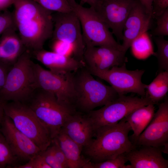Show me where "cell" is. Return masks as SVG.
<instances>
[{"instance_id": "cell-3", "label": "cell", "mask_w": 168, "mask_h": 168, "mask_svg": "<svg viewBox=\"0 0 168 168\" xmlns=\"http://www.w3.org/2000/svg\"><path fill=\"white\" fill-rule=\"evenodd\" d=\"M76 110L87 113L120 96L111 86L95 79L86 66L72 73Z\"/></svg>"}, {"instance_id": "cell-21", "label": "cell", "mask_w": 168, "mask_h": 168, "mask_svg": "<svg viewBox=\"0 0 168 168\" xmlns=\"http://www.w3.org/2000/svg\"><path fill=\"white\" fill-rule=\"evenodd\" d=\"M154 105L149 104L138 108L124 118L133 132L129 137L131 140L137 138L152 119L155 113Z\"/></svg>"}, {"instance_id": "cell-28", "label": "cell", "mask_w": 168, "mask_h": 168, "mask_svg": "<svg viewBox=\"0 0 168 168\" xmlns=\"http://www.w3.org/2000/svg\"><path fill=\"white\" fill-rule=\"evenodd\" d=\"M128 161L124 154L100 162L94 163L89 161L83 168H124L125 164Z\"/></svg>"}, {"instance_id": "cell-39", "label": "cell", "mask_w": 168, "mask_h": 168, "mask_svg": "<svg viewBox=\"0 0 168 168\" xmlns=\"http://www.w3.org/2000/svg\"><path fill=\"white\" fill-rule=\"evenodd\" d=\"M81 3L84 4L86 3L89 4L90 7H93L95 8L97 5L100 0H80Z\"/></svg>"}, {"instance_id": "cell-35", "label": "cell", "mask_w": 168, "mask_h": 168, "mask_svg": "<svg viewBox=\"0 0 168 168\" xmlns=\"http://www.w3.org/2000/svg\"><path fill=\"white\" fill-rule=\"evenodd\" d=\"M168 8V0H154L152 4V17L156 18Z\"/></svg>"}, {"instance_id": "cell-8", "label": "cell", "mask_w": 168, "mask_h": 168, "mask_svg": "<svg viewBox=\"0 0 168 168\" xmlns=\"http://www.w3.org/2000/svg\"><path fill=\"white\" fill-rule=\"evenodd\" d=\"M149 104L154 105L147 97L123 95L86 115L91 120L95 132L100 127L118 123L135 110Z\"/></svg>"}, {"instance_id": "cell-30", "label": "cell", "mask_w": 168, "mask_h": 168, "mask_svg": "<svg viewBox=\"0 0 168 168\" xmlns=\"http://www.w3.org/2000/svg\"><path fill=\"white\" fill-rule=\"evenodd\" d=\"M50 48L52 51L60 54L72 57L73 48L72 45L66 42L58 40H52Z\"/></svg>"}, {"instance_id": "cell-33", "label": "cell", "mask_w": 168, "mask_h": 168, "mask_svg": "<svg viewBox=\"0 0 168 168\" xmlns=\"http://www.w3.org/2000/svg\"><path fill=\"white\" fill-rule=\"evenodd\" d=\"M50 146L58 162L63 168H68V162L65 156L55 139H52Z\"/></svg>"}, {"instance_id": "cell-11", "label": "cell", "mask_w": 168, "mask_h": 168, "mask_svg": "<svg viewBox=\"0 0 168 168\" xmlns=\"http://www.w3.org/2000/svg\"><path fill=\"white\" fill-rule=\"evenodd\" d=\"M34 67L37 88L51 92L59 101L74 107L75 93L72 72L64 75L56 74L35 63Z\"/></svg>"}, {"instance_id": "cell-24", "label": "cell", "mask_w": 168, "mask_h": 168, "mask_svg": "<svg viewBox=\"0 0 168 168\" xmlns=\"http://www.w3.org/2000/svg\"><path fill=\"white\" fill-rule=\"evenodd\" d=\"M130 47L133 55L139 59H144L154 55L152 42L147 31L133 40Z\"/></svg>"}, {"instance_id": "cell-23", "label": "cell", "mask_w": 168, "mask_h": 168, "mask_svg": "<svg viewBox=\"0 0 168 168\" xmlns=\"http://www.w3.org/2000/svg\"><path fill=\"white\" fill-rule=\"evenodd\" d=\"M168 91V71L159 72L152 82L147 85L145 97L157 104L166 97Z\"/></svg>"}, {"instance_id": "cell-1", "label": "cell", "mask_w": 168, "mask_h": 168, "mask_svg": "<svg viewBox=\"0 0 168 168\" xmlns=\"http://www.w3.org/2000/svg\"><path fill=\"white\" fill-rule=\"evenodd\" d=\"M13 5L15 24L26 49L31 52L43 49L52 37L53 12L33 0H15Z\"/></svg>"}, {"instance_id": "cell-25", "label": "cell", "mask_w": 168, "mask_h": 168, "mask_svg": "<svg viewBox=\"0 0 168 168\" xmlns=\"http://www.w3.org/2000/svg\"><path fill=\"white\" fill-rule=\"evenodd\" d=\"M154 38L157 47L154 56L157 60L159 72L168 71V41L163 36H154Z\"/></svg>"}, {"instance_id": "cell-40", "label": "cell", "mask_w": 168, "mask_h": 168, "mask_svg": "<svg viewBox=\"0 0 168 168\" xmlns=\"http://www.w3.org/2000/svg\"><path fill=\"white\" fill-rule=\"evenodd\" d=\"M5 102L6 101L0 99V125L5 115L4 109V105Z\"/></svg>"}, {"instance_id": "cell-9", "label": "cell", "mask_w": 168, "mask_h": 168, "mask_svg": "<svg viewBox=\"0 0 168 168\" xmlns=\"http://www.w3.org/2000/svg\"><path fill=\"white\" fill-rule=\"evenodd\" d=\"M86 68L93 75L109 83L119 96L133 93L145 97L147 85L142 81L144 70H128L126 63L106 70Z\"/></svg>"}, {"instance_id": "cell-31", "label": "cell", "mask_w": 168, "mask_h": 168, "mask_svg": "<svg viewBox=\"0 0 168 168\" xmlns=\"http://www.w3.org/2000/svg\"><path fill=\"white\" fill-rule=\"evenodd\" d=\"M10 28L16 29L12 12L7 10L0 12V35Z\"/></svg>"}, {"instance_id": "cell-37", "label": "cell", "mask_w": 168, "mask_h": 168, "mask_svg": "<svg viewBox=\"0 0 168 168\" xmlns=\"http://www.w3.org/2000/svg\"><path fill=\"white\" fill-rule=\"evenodd\" d=\"M139 0L145 8L147 12L152 17V4L154 0Z\"/></svg>"}, {"instance_id": "cell-10", "label": "cell", "mask_w": 168, "mask_h": 168, "mask_svg": "<svg viewBox=\"0 0 168 168\" xmlns=\"http://www.w3.org/2000/svg\"><path fill=\"white\" fill-rule=\"evenodd\" d=\"M54 29L52 40H63L71 44L73 48V57L84 62L85 46L83 40L80 21L72 11L68 13H52Z\"/></svg>"}, {"instance_id": "cell-16", "label": "cell", "mask_w": 168, "mask_h": 168, "mask_svg": "<svg viewBox=\"0 0 168 168\" xmlns=\"http://www.w3.org/2000/svg\"><path fill=\"white\" fill-rule=\"evenodd\" d=\"M152 16L146 12L139 0H137L124 24L121 45L127 52L132 42L149 28Z\"/></svg>"}, {"instance_id": "cell-20", "label": "cell", "mask_w": 168, "mask_h": 168, "mask_svg": "<svg viewBox=\"0 0 168 168\" xmlns=\"http://www.w3.org/2000/svg\"><path fill=\"white\" fill-rule=\"evenodd\" d=\"M15 28L7 30L0 37V63L12 67L26 50Z\"/></svg>"}, {"instance_id": "cell-6", "label": "cell", "mask_w": 168, "mask_h": 168, "mask_svg": "<svg viewBox=\"0 0 168 168\" xmlns=\"http://www.w3.org/2000/svg\"><path fill=\"white\" fill-rule=\"evenodd\" d=\"M68 0L80 21L85 47L107 46L123 50L93 7H84L75 0Z\"/></svg>"}, {"instance_id": "cell-7", "label": "cell", "mask_w": 168, "mask_h": 168, "mask_svg": "<svg viewBox=\"0 0 168 168\" xmlns=\"http://www.w3.org/2000/svg\"><path fill=\"white\" fill-rule=\"evenodd\" d=\"M5 114L12 120L16 127L29 138L42 151L50 145L52 139L49 131L26 103L6 102Z\"/></svg>"}, {"instance_id": "cell-29", "label": "cell", "mask_w": 168, "mask_h": 168, "mask_svg": "<svg viewBox=\"0 0 168 168\" xmlns=\"http://www.w3.org/2000/svg\"><path fill=\"white\" fill-rule=\"evenodd\" d=\"M156 26L152 31L154 36L168 35V8L157 17Z\"/></svg>"}, {"instance_id": "cell-2", "label": "cell", "mask_w": 168, "mask_h": 168, "mask_svg": "<svg viewBox=\"0 0 168 168\" xmlns=\"http://www.w3.org/2000/svg\"><path fill=\"white\" fill-rule=\"evenodd\" d=\"M131 130L124 118L115 124L99 128L94 132L95 138L83 148V152L88 160L94 163L125 154L136 147L128 136Z\"/></svg>"}, {"instance_id": "cell-18", "label": "cell", "mask_w": 168, "mask_h": 168, "mask_svg": "<svg viewBox=\"0 0 168 168\" xmlns=\"http://www.w3.org/2000/svg\"><path fill=\"white\" fill-rule=\"evenodd\" d=\"M32 56L52 72L64 75L76 71L85 66V63L73 57L65 56L43 49L31 52Z\"/></svg>"}, {"instance_id": "cell-32", "label": "cell", "mask_w": 168, "mask_h": 168, "mask_svg": "<svg viewBox=\"0 0 168 168\" xmlns=\"http://www.w3.org/2000/svg\"><path fill=\"white\" fill-rule=\"evenodd\" d=\"M14 168H51L40 153L33 157L26 164L16 166Z\"/></svg>"}, {"instance_id": "cell-5", "label": "cell", "mask_w": 168, "mask_h": 168, "mask_svg": "<svg viewBox=\"0 0 168 168\" xmlns=\"http://www.w3.org/2000/svg\"><path fill=\"white\" fill-rule=\"evenodd\" d=\"M26 103L47 128L52 139L60 132L67 119L77 112L74 106L59 101L54 94L39 88Z\"/></svg>"}, {"instance_id": "cell-22", "label": "cell", "mask_w": 168, "mask_h": 168, "mask_svg": "<svg viewBox=\"0 0 168 168\" xmlns=\"http://www.w3.org/2000/svg\"><path fill=\"white\" fill-rule=\"evenodd\" d=\"M63 152L67 161L68 168H83L89 160L81 155L82 147L60 131L54 138Z\"/></svg>"}, {"instance_id": "cell-13", "label": "cell", "mask_w": 168, "mask_h": 168, "mask_svg": "<svg viewBox=\"0 0 168 168\" xmlns=\"http://www.w3.org/2000/svg\"><path fill=\"white\" fill-rule=\"evenodd\" d=\"M136 0H100L94 8L118 40H122L124 24Z\"/></svg>"}, {"instance_id": "cell-14", "label": "cell", "mask_w": 168, "mask_h": 168, "mask_svg": "<svg viewBox=\"0 0 168 168\" xmlns=\"http://www.w3.org/2000/svg\"><path fill=\"white\" fill-rule=\"evenodd\" d=\"M2 134L18 160L29 161L42 151L29 138L18 130L5 114L0 124Z\"/></svg>"}, {"instance_id": "cell-26", "label": "cell", "mask_w": 168, "mask_h": 168, "mask_svg": "<svg viewBox=\"0 0 168 168\" xmlns=\"http://www.w3.org/2000/svg\"><path fill=\"white\" fill-rule=\"evenodd\" d=\"M18 160L0 131V168L11 167Z\"/></svg>"}, {"instance_id": "cell-27", "label": "cell", "mask_w": 168, "mask_h": 168, "mask_svg": "<svg viewBox=\"0 0 168 168\" xmlns=\"http://www.w3.org/2000/svg\"><path fill=\"white\" fill-rule=\"evenodd\" d=\"M45 9L53 12L68 13L72 12L68 0H33Z\"/></svg>"}, {"instance_id": "cell-36", "label": "cell", "mask_w": 168, "mask_h": 168, "mask_svg": "<svg viewBox=\"0 0 168 168\" xmlns=\"http://www.w3.org/2000/svg\"><path fill=\"white\" fill-rule=\"evenodd\" d=\"M11 67L0 63V91L5 84L7 74Z\"/></svg>"}, {"instance_id": "cell-38", "label": "cell", "mask_w": 168, "mask_h": 168, "mask_svg": "<svg viewBox=\"0 0 168 168\" xmlns=\"http://www.w3.org/2000/svg\"><path fill=\"white\" fill-rule=\"evenodd\" d=\"M15 0H0V12L7 10L11 5L13 4Z\"/></svg>"}, {"instance_id": "cell-15", "label": "cell", "mask_w": 168, "mask_h": 168, "mask_svg": "<svg viewBox=\"0 0 168 168\" xmlns=\"http://www.w3.org/2000/svg\"><path fill=\"white\" fill-rule=\"evenodd\" d=\"M126 52L121 49L107 46L85 47L83 59L87 68L106 70L126 63Z\"/></svg>"}, {"instance_id": "cell-34", "label": "cell", "mask_w": 168, "mask_h": 168, "mask_svg": "<svg viewBox=\"0 0 168 168\" xmlns=\"http://www.w3.org/2000/svg\"><path fill=\"white\" fill-rule=\"evenodd\" d=\"M40 154L51 168H63L57 160L50 145Z\"/></svg>"}, {"instance_id": "cell-19", "label": "cell", "mask_w": 168, "mask_h": 168, "mask_svg": "<svg viewBox=\"0 0 168 168\" xmlns=\"http://www.w3.org/2000/svg\"><path fill=\"white\" fill-rule=\"evenodd\" d=\"M60 131L83 147L91 142L94 130L91 120L86 115L77 112L66 120Z\"/></svg>"}, {"instance_id": "cell-12", "label": "cell", "mask_w": 168, "mask_h": 168, "mask_svg": "<svg viewBox=\"0 0 168 168\" xmlns=\"http://www.w3.org/2000/svg\"><path fill=\"white\" fill-rule=\"evenodd\" d=\"M135 146L168 148V99L158 104V108L148 126L136 138L131 140Z\"/></svg>"}, {"instance_id": "cell-17", "label": "cell", "mask_w": 168, "mask_h": 168, "mask_svg": "<svg viewBox=\"0 0 168 168\" xmlns=\"http://www.w3.org/2000/svg\"><path fill=\"white\" fill-rule=\"evenodd\" d=\"M163 152V147L136 146L125 155L132 168H167L168 160Z\"/></svg>"}, {"instance_id": "cell-4", "label": "cell", "mask_w": 168, "mask_h": 168, "mask_svg": "<svg viewBox=\"0 0 168 168\" xmlns=\"http://www.w3.org/2000/svg\"><path fill=\"white\" fill-rule=\"evenodd\" d=\"M32 56L26 49L11 68L0 91V99L24 103L29 100L37 88Z\"/></svg>"}]
</instances>
